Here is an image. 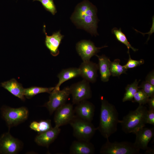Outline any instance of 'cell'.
I'll return each mask as SVG.
<instances>
[{
  "instance_id": "cell-5",
  "label": "cell",
  "mask_w": 154,
  "mask_h": 154,
  "mask_svg": "<svg viewBox=\"0 0 154 154\" xmlns=\"http://www.w3.org/2000/svg\"><path fill=\"white\" fill-rule=\"evenodd\" d=\"M140 149L134 143L127 141L111 142L108 139L101 147V154H138Z\"/></svg>"
},
{
  "instance_id": "cell-7",
  "label": "cell",
  "mask_w": 154,
  "mask_h": 154,
  "mask_svg": "<svg viewBox=\"0 0 154 154\" xmlns=\"http://www.w3.org/2000/svg\"><path fill=\"white\" fill-rule=\"evenodd\" d=\"M49 100L44 105L50 114L66 104L70 93L69 87L67 86L61 90H54L50 94Z\"/></svg>"
},
{
  "instance_id": "cell-2",
  "label": "cell",
  "mask_w": 154,
  "mask_h": 154,
  "mask_svg": "<svg viewBox=\"0 0 154 154\" xmlns=\"http://www.w3.org/2000/svg\"><path fill=\"white\" fill-rule=\"evenodd\" d=\"M101 101L100 123L97 129L107 139L117 131L119 120V114L115 106L102 96Z\"/></svg>"
},
{
  "instance_id": "cell-24",
  "label": "cell",
  "mask_w": 154,
  "mask_h": 154,
  "mask_svg": "<svg viewBox=\"0 0 154 154\" xmlns=\"http://www.w3.org/2000/svg\"><path fill=\"white\" fill-rule=\"evenodd\" d=\"M120 60L118 59H115L113 62H110V70L111 75L113 76H119L123 74L126 73L127 69L124 66L120 64Z\"/></svg>"
},
{
  "instance_id": "cell-28",
  "label": "cell",
  "mask_w": 154,
  "mask_h": 154,
  "mask_svg": "<svg viewBox=\"0 0 154 154\" xmlns=\"http://www.w3.org/2000/svg\"><path fill=\"white\" fill-rule=\"evenodd\" d=\"M139 87L149 97L154 96V86L145 81L143 82Z\"/></svg>"
},
{
  "instance_id": "cell-25",
  "label": "cell",
  "mask_w": 154,
  "mask_h": 154,
  "mask_svg": "<svg viewBox=\"0 0 154 154\" xmlns=\"http://www.w3.org/2000/svg\"><path fill=\"white\" fill-rule=\"evenodd\" d=\"M112 33L115 35L117 40L125 44L128 49L127 53H129V50L130 48L134 51H136L137 49L132 46L128 42L127 38L124 34L123 33L121 28L118 29L117 28H114L112 30Z\"/></svg>"
},
{
  "instance_id": "cell-13",
  "label": "cell",
  "mask_w": 154,
  "mask_h": 154,
  "mask_svg": "<svg viewBox=\"0 0 154 154\" xmlns=\"http://www.w3.org/2000/svg\"><path fill=\"white\" fill-rule=\"evenodd\" d=\"M95 110L94 105L87 100L82 101L77 104L74 109L77 116L90 122L93 119Z\"/></svg>"
},
{
  "instance_id": "cell-16",
  "label": "cell",
  "mask_w": 154,
  "mask_h": 154,
  "mask_svg": "<svg viewBox=\"0 0 154 154\" xmlns=\"http://www.w3.org/2000/svg\"><path fill=\"white\" fill-rule=\"evenodd\" d=\"M60 131L59 127L55 126L48 130L39 133L36 137L35 141L39 145L48 147L56 138Z\"/></svg>"
},
{
  "instance_id": "cell-4",
  "label": "cell",
  "mask_w": 154,
  "mask_h": 154,
  "mask_svg": "<svg viewBox=\"0 0 154 154\" xmlns=\"http://www.w3.org/2000/svg\"><path fill=\"white\" fill-rule=\"evenodd\" d=\"M69 124L73 128L74 136L78 140L90 141L97 129L91 122L76 115Z\"/></svg>"
},
{
  "instance_id": "cell-20",
  "label": "cell",
  "mask_w": 154,
  "mask_h": 154,
  "mask_svg": "<svg viewBox=\"0 0 154 154\" xmlns=\"http://www.w3.org/2000/svg\"><path fill=\"white\" fill-rule=\"evenodd\" d=\"M96 56L98 59V69L101 80L103 82H107L111 75L110 70L111 61L109 58L104 55L99 56L96 54Z\"/></svg>"
},
{
  "instance_id": "cell-14",
  "label": "cell",
  "mask_w": 154,
  "mask_h": 154,
  "mask_svg": "<svg viewBox=\"0 0 154 154\" xmlns=\"http://www.w3.org/2000/svg\"><path fill=\"white\" fill-rule=\"evenodd\" d=\"M136 138L134 143L139 149L146 150L148 147V144L154 135L153 128L143 127L138 130L135 133Z\"/></svg>"
},
{
  "instance_id": "cell-22",
  "label": "cell",
  "mask_w": 154,
  "mask_h": 154,
  "mask_svg": "<svg viewBox=\"0 0 154 154\" xmlns=\"http://www.w3.org/2000/svg\"><path fill=\"white\" fill-rule=\"evenodd\" d=\"M140 81H137L136 79L133 82L127 86L125 88V92L122 99L123 102L132 100L134 95L139 88L138 84Z\"/></svg>"
},
{
  "instance_id": "cell-10",
  "label": "cell",
  "mask_w": 154,
  "mask_h": 154,
  "mask_svg": "<svg viewBox=\"0 0 154 154\" xmlns=\"http://www.w3.org/2000/svg\"><path fill=\"white\" fill-rule=\"evenodd\" d=\"M20 141L12 136L9 133H5L0 138V152L7 154H15L21 148Z\"/></svg>"
},
{
  "instance_id": "cell-21",
  "label": "cell",
  "mask_w": 154,
  "mask_h": 154,
  "mask_svg": "<svg viewBox=\"0 0 154 154\" xmlns=\"http://www.w3.org/2000/svg\"><path fill=\"white\" fill-rule=\"evenodd\" d=\"M54 87L45 88L33 86L25 88L24 94L25 96L28 98H31L38 94L47 93L50 94L54 90Z\"/></svg>"
},
{
  "instance_id": "cell-11",
  "label": "cell",
  "mask_w": 154,
  "mask_h": 154,
  "mask_svg": "<svg viewBox=\"0 0 154 154\" xmlns=\"http://www.w3.org/2000/svg\"><path fill=\"white\" fill-rule=\"evenodd\" d=\"M105 46L100 47H96L90 40H83L78 42L76 46L77 52L83 62L90 60L91 58L96 55L100 49L107 47Z\"/></svg>"
},
{
  "instance_id": "cell-1",
  "label": "cell",
  "mask_w": 154,
  "mask_h": 154,
  "mask_svg": "<svg viewBox=\"0 0 154 154\" xmlns=\"http://www.w3.org/2000/svg\"><path fill=\"white\" fill-rule=\"evenodd\" d=\"M97 12L95 6L89 1H84L76 6L70 19L77 27L96 36L98 34Z\"/></svg>"
},
{
  "instance_id": "cell-31",
  "label": "cell",
  "mask_w": 154,
  "mask_h": 154,
  "mask_svg": "<svg viewBox=\"0 0 154 154\" xmlns=\"http://www.w3.org/2000/svg\"><path fill=\"white\" fill-rule=\"evenodd\" d=\"M145 81L154 86V71L153 70L149 72L146 77Z\"/></svg>"
},
{
  "instance_id": "cell-12",
  "label": "cell",
  "mask_w": 154,
  "mask_h": 154,
  "mask_svg": "<svg viewBox=\"0 0 154 154\" xmlns=\"http://www.w3.org/2000/svg\"><path fill=\"white\" fill-rule=\"evenodd\" d=\"M80 76L89 82L94 83L96 80L98 64L90 60L83 62L78 68Z\"/></svg>"
},
{
  "instance_id": "cell-19",
  "label": "cell",
  "mask_w": 154,
  "mask_h": 154,
  "mask_svg": "<svg viewBox=\"0 0 154 154\" xmlns=\"http://www.w3.org/2000/svg\"><path fill=\"white\" fill-rule=\"evenodd\" d=\"M80 74L78 68H70L63 69L57 75L59 81L54 90H60V87L63 83L70 79L78 77L80 76Z\"/></svg>"
},
{
  "instance_id": "cell-9",
  "label": "cell",
  "mask_w": 154,
  "mask_h": 154,
  "mask_svg": "<svg viewBox=\"0 0 154 154\" xmlns=\"http://www.w3.org/2000/svg\"><path fill=\"white\" fill-rule=\"evenodd\" d=\"M54 117L55 126L60 127L70 123L75 115L73 106L65 104L55 111Z\"/></svg>"
},
{
  "instance_id": "cell-15",
  "label": "cell",
  "mask_w": 154,
  "mask_h": 154,
  "mask_svg": "<svg viewBox=\"0 0 154 154\" xmlns=\"http://www.w3.org/2000/svg\"><path fill=\"white\" fill-rule=\"evenodd\" d=\"M46 26H43V31L45 35V44L53 56H57L59 53L58 47L64 35L61 34L60 31L53 33L51 36H48L45 30Z\"/></svg>"
},
{
  "instance_id": "cell-26",
  "label": "cell",
  "mask_w": 154,
  "mask_h": 154,
  "mask_svg": "<svg viewBox=\"0 0 154 154\" xmlns=\"http://www.w3.org/2000/svg\"><path fill=\"white\" fill-rule=\"evenodd\" d=\"M149 98L141 89L139 88L134 95L133 102L144 105L147 104Z\"/></svg>"
},
{
  "instance_id": "cell-27",
  "label": "cell",
  "mask_w": 154,
  "mask_h": 154,
  "mask_svg": "<svg viewBox=\"0 0 154 154\" xmlns=\"http://www.w3.org/2000/svg\"><path fill=\"white\" fill-rule=\"evenodd\" d=\"M37 1L41 3L42 5L47 11L54 15L57 13V10L53 0H33Z\"/></svg>"
},
{
  "instance_id": "cell-18",
  "label": "cell",
  "mask_w": 154,
  "mask_h": 154,
  "mask_svg": "<svg viewBox=\"0 0 154 154\" xmlns=\"http://www.w3.org/2000/svg\"><path fill=\"white\" fill-rule=\"evenodd\" d=\"M1 86L14 96L21 100H25L24 94V89L22 85L19 83L17 80L13 78L1 84Z\"/></svg>"
},
{
  "instance_id": "cell-29",
  "label": "cell",
  "mask_w": 154,
  "mask_h": 154,
  "mask_svg": "<svg viewBox=\"0 0 154 154\" xmlns=\"http://www.w3.org/2000/svg\"><path fill=\"white\" fill-rule=\"evenodd\" d=\"M128 54L129 55V59L126 64L124 65L125 68L127 69L134 68L140 66L144 63V60L141 59L139 60H133L131 58L129 53H128Z\"/></svg>"
},
{
  "instance_id": "cell-3",
  "label": "cell",
  "mask_w": 154,
  "mask_h": 154,
  "mask_svg": "<svg viewBox=\"0 0 154 154\" xmlns=\"http://www.w3.org/2000/svg\"><path fill=\"white\" fill-rule=\"evenodd\" d=\"M148 109L144 105L139 104L135 110L131 111L119 120L122 129L126 133H135L139 129L145 127L146 123Z\"/></svg>"
},
{
  "instance_id": "cell-17",
  "label": "cell",
  "mask_w": 154,
  "mask_h": 154,
  "mask_svg": "<svg viewBox=\"0 0 154 154\" xmlns=\"http://www.w3.org/2000/svg\"><path fill=\"white\" fill-rule=\"evenodd\" d=\"M95 151L94 145L90 141L77 139L72 142L70 148V154H93Z\"/></svg>"
},
{
  "instance_id": "cell-32",
  "label": "cell",
  "mask_w": 154,
  "mask_h": 154,
  "mask_svg": "<svg viewBox=\"0 0 154 154\" xmlns=\"http://www.w3.org/2000/svg\"><path fill=\"white\" fill-rule=\"evenodd\" d=\"M147 103L149 109H154V96L149 98Z\"/></svg>"
},
{
  "instance_id": "cell-30",
  "label": "cell",
  "mask_w": 154,
  "mask_h": 154,
  "mask_svg": "<svg viewBox=\"0 0 154 154\" xmlns=\"http://www.w3.org/2000/svg\"><path fill=\"white\" fill-rule=\"evenodd\" d=\"M146 123L154 125V109H149L147 110Z\"/></svg>"
},
{
  "instance_id": "cell-6",
  "label": "cell",
  "mask_w": 154,
  "mask_h": 154,
  "mask_svg": "<svg viewBox=\"0 0 154 154\" xmlns=\"http://www.w3.org/2000/svg\"><path fill=\"white\" fill-rule=\"evenodd\" d=\"M89 83L83 79L72 84L69 87L70 93L72 95L74 104H77L91 98L92 92Z\"/></svg>"
},
{
  "instance_id": "cell-23",
  "label": "cell",
  "mask_w": 154,
  "mask_h": 154,
  "mask_svg": "<svg viewBox=\"0 0 154 154\" xmlns=\"http://www.w3.org/2000/svg\"><path fill=\"white\" fill-rule=\"evenodd\" d=\"M30 127L39 133L46 131L52 128L51 121L49 120H41L39 122L33 121L30 125Z\"/></svg>"
},
{
  "instance_id": "cell-8",
  "label": "cell",
  "mask_w": 154,
  "mask_h": 154,
  "mask_svg": "<svg viewBox=\"0 0 154 154\" xmlns=\"http://www.w3.org/2000/svg\"><path fill=\"white\" fill-rule=\"evenodd\" d=\"M28 115V110L24 107L17 108H7L3 112V118L10 127L17 125L25 121Z\"/></svg>"
}]
</instances>
